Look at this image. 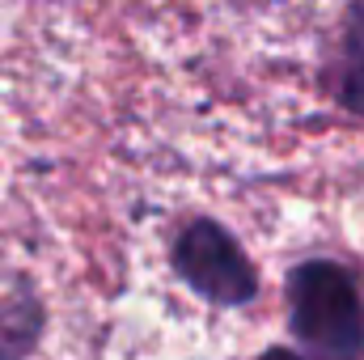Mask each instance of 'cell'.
Here are the masks:
<instances>
[{
    "instance_id": "6da1fadb",
    "label": "cell",
    "mask_w": 364,
    "mask_h": 360,
    "mask_svg": "<svg viewBox=\"0 0 364 360\" xmlns=\"http://www.w3.org/2000/svg\"><path fill=\"white\" fill-rule=\"evenodd\" d=\"M288 335L305 360H364V292L339 259H301L284 275Z\"/></svg>"
},
{
    "instance_id": "5b68a950",
    "label": "cell",
    "mask_w": 364,
    "mask_h": 360,
    "mask_svg": "<svg viewBox=\"0 0 364 360\" xmlns=\"http://www.w3.org/2000/svg\"><path fill=\"white\" fill-rule=\"evenodd\" d=\"M255 360H305L296 348H267V352H259Z\"/></svg>"
},
{
    "instance_id": "7a4b0ae2",
    "label": "cell",
    "mask_w": 364,
    "mask_h": 360,
    "mask_svg": "<svg viewBox=\"0 0 364 360\" xmlns=\"http://www.w3.org/2000/svg\"><path fill=\"white\" fill-rule=\"evenodd\" d=\"M170 268L186 292L216 309H242L259 297V268L242 238L216 216H186L170 238Z\"/></svg>"
},
{
    "instance_id": "277c9868",
    "label": "cell",
    "mask_w": 364,
    "mask_h": 360,
    "mask_svg": "<svg viewBox=\"0 0 364 360\" xmlns=\"http://www.w3.org/2000/svg\"><path fill=\"white\" fill-rule=\"evenodd\" d=\"M47 335V305L34 280H13L0 292V360H30Z\"/></svg>"
},
{
    "instance_id": "3957f363",
    "label": "cell",
    "mask_w": 364,
    "mask_h": 360,
    "mask_svg": "<svg viewBox=\"0 0 364 360\" xmlns=\"http://www.w3.org/2000/svg\"><path fill=\"white\" fill-rule=\"evenodd\" d=\"M318 90L335 110L364 123V0H343L335 34L318 60Z\"/></svg>"
}]
</instances>
